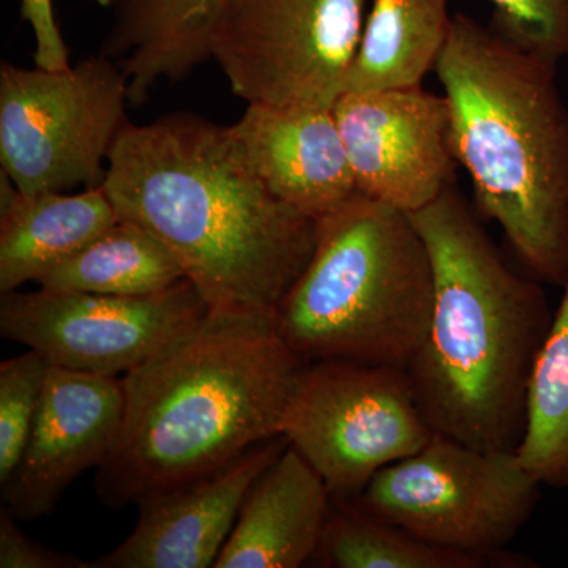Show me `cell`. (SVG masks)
<instances>
[{"label":"cell","instance_id":"obj_16","mask_svg":"<svg viewBox=\"0 0 568 568\" xmlns=\"http://www.w3.org/2000/svg\"><path fill=\"white\" fill-rule=\"evenodd\" d=\"M121 220L103 185L67 196L21 194L2 181L0 294L13 293L80 253Z\"/></svg>","mask_w":568,"mask_h":568},{"label":"cell","instance_id":"obj_6","mask_svg":"<svg viewBox=\"0 0 568 568\" xmlns=\"http://www.w3.org/2000/svg\"><path fill=\"white\" fill-rule=\"evenodd\" d=\"M540 488L515 452L480 450L435 432L351 500L436 547L499 556L532 517Z\"/></svg>","mask_w":568,"mask_h":568},{"label":"cell","instance_id":"obj_10","mask_svg":"<svg viewBox=\"0 0 568 568\" xmlns=\"http://www.w3.org/2000/svg\"><path fill=\"white\" fill-rule=\"evenodd\" d=\"M209 312L186 278L138 297L40 286L2 294L0 335L39 351L51 365L123 377L192 334Z\"/></svg>","mask_w":568,"mask_h":568},{"label":"cell","instance_id":"obj_4","mask_svg":"<svg viewBox=\"0 0 568 568\" xmlns=\"http://www.w3.org/2000/svg\"><path fill=\"white\" fill-rule=\"evenodd\" d=\"M558 67L467 14L452 20L435 73L450 112V144L474 209L506 234L530 275L568 276V106Z\"/></svg>","mask_w":568,"mask_h":568},{"label":"cell","instance_id":"obj_12","mask_svg":"<svg viewBox=\"0 0 568 568\" xmlns=\"http://www.w3.org/2000/svg\"><path fill=\"white\" fill-rule=\"evenodd\" d=\"M123 405L122 377L51 365L20 465L0 487L17 519L50 515L81 474L103 465L118 439Z\"/></svg>","mask_w":568,"mask_h":568},{"label":"cell","instance_id":"obj_20","mask_svg":"<svg viewBox=\"0 0 568 568\" xmlns=\"http://www.w3.org/2000/svg\"><path fill=\"white\" fill-rule=\"evenodd\" d=\"M185 278L178 257L155 234L121 219L37 283L47 290L138 297L163 293Z\"/></svg>","mask_w":568,"mask_h":568},{"label":"cell","instance_id":"obj_5","mask_svg":"<svg viewBox=\"0 0 568 568\" xmlns=\"http://www.w3.org/2000/svg\"><path fill=\"white\" fill-rule=\"evenodd\" d=\"M433 265L409 213L357 193L317 222L274 324L302 362L407 368L432 320Z\"/></svg>","mask_w":568,"mask_h":568},{"label":"cell","instance_id":"obj_25","mask_svg":"<svg viewBox=\"0 0 568 568\" xmlns=\"http://www.w3.org/2000/svg\"><path fill=\"white\" fill-rule=\"evenodd\" d=\"M21 17L31 24L36 39V65L47 70L67 69L69 48L55 21L52 0H21Z\"/></svg>","mask_w":568,"mask_h":568},{"label":"cell","instance_id":"obj_24","mask_svg":"<svg viewBox=\"0 0 568 568\" xmlns=\"http://www.w3.org/2000/svg\"><path fill=\"white\" fill-rule=\"evenodd\" d=\"M91 562L73 555L52 551L26 536L17 517L3 507L0 511V568H89Z\"/></svg>","mask_w":568,"mask_h":568},{"label":"cell","instance_id":"obj_8","mask_svg":"<svg viewBox=\"0 0 568 568\" xmlns=\"http://www.w3.org/2000/svg\"><path fill=\"white\" fill-rule=\"evenodd\" d=\"M129 81L106 54L61 70H0V162L21 194L102 185Z\"/></svg>","mask_w":568,"mask_h":568},{"label":"cell","instance_id":"obj_2","mask_svg":"<svg viewBox=\"0 0 568 568\" xmlns=\"http://www.w3.org/2000/svg\"><path fill=\"white\" fill-rule=\"evenodd\" d=\"M304 365L272 317L209 312L122 377L121 429L97 469V496L111 508L140 506L282 436Z\"/></svg>","mask_w":568,"mask_h":568},{"label":"cell","instance_id":"obj_22","mask_svg":"<svg viewBox=\"0 0 568 568\" xmlns=\"http://www.w3.org/2000/svg\"><path fill=\"white\" fill-rule=\"evenodd\" d=\"M50 368L36 349L0 364V487L20 465Z\"/></svg>","mask_w":568,"mask_h":568},{"label":"cell","instance_id":"obj_7","mask_svg":"<svg viewBox=\"0 0 568 568\" xmlns=\"http://www.w3.org/2000/svg\"><path fill=\"white\" fill-rule=\"evenodd\" d=\"M365 26V0H216L207 50L248 104L332 110Z\"/></svg>","mask_w":568,"mask_h":568},{"label":"cell","instance_id":"obj_14","mask_svg":"<svg viewBox=\"0 0 568 568\" xmlns=\"http://www.w3.org/2000/svg\"><path fill=\"white\" fill-rule=\"evenodd\" d=\"M231 132L264 185L310 219L320 222L358 193L332 110L248 104Z\"/></svg>","mask_w":568,"mask_h":568},{"label":"cell","instance_id":"obj_3","mask_svg":"<svg viewBox=\"0 0 568 568\" xmlns=\"http://www.w3.org/2000/svg\"><path fill=\"white\" fill-rule=\"evenodd\" d=\"M433 265L432 320L406 372L437 433L480 450L515 452L530 375L555 312L515 272L457 185L410 213Z\"/></svg>","mask_w":568,"mask_h":568},{"label":"cell","instance_id":"obj_15","mask_svg":"<svg viewBox=\"0 0 568 568\" xmlns=\"http://www.w3.org/2000/svg\"><path fill=\"white\" fill-rule=\"evenodd\" d=\"M332 495L294 447L257 477L215 568H298L312 564Z\"/></svg>","mask_w":568,"mask_h":568},{"label":"cell","instance_id":"obj_19","mask_svg":"<svg viewBox=\"0 0 568 568\" xmlns=\"http://www.w3.org/2000/svg\"><path fill=\"white\" fill-rule=\"evenodd\" d=\"M312 562L331 568L537 567L525 556L470 555L436 547L368 514L353 500L332 499Z\"/></svg>","mask_w":568,"mask_h":568},{"label":"cell","instance_id":"obj_11","mask_svg":"<svg viewBox=\"0 0 568 568\" xmlns=\"http://www.w3.org/2000/svg\"><path fill=\"white\" fill-rule=\"evenodd\" d=\"M332 111L358 193L410 215L455 185L444 93L424 85L346 91Z\"/></svg>","mask_w":568,"mask_h":568},{"label":"cell","instance_id":"obj_18","mask_svg":"<svg viewBox=\"0 0 568 568\" xmlns=\"http://www.w3.org/2000/svg\"><path fill=\"white\" fill-rule=\"evenodd\" d=\"M452 20L448 0H375L346 91L424 85L446 47Z\"/></svg>","mask_w":568,"mask_h":568},{"label":"cell","instance_id":"obj_9","mask_svg":"<svg viewBox=\"0 0 568 568\" xmlns=\"http://www.w3.org/2000/svg\"><path fill=\"white\" fill-rule=\"evenodd\" d=\"M433 433L406 368L349 361L302 366L282 424V436L336 500L355 499Z\"/></svg>","mask_w":568,"mask_h":568},{"label":"cell","instance_id":"obj_23","mask_svg":"<svg viewBox=\"0 0 568 568\" xmlns=\"http://www.w3.org/2000/svg\"><path fill=\"white\" fill-rule=\"evenodd\" d=\"M491 28L521 50L558 67L568 61V0H489Z\"/></svg>","mask_w":568,"mask_h":568},{"label":"cell","instance_id":"obj_1","mask_svg":"<svg viewBox=\"0 0 568 568\" xmlns=\"http://www.w3.org/2000/svg\"><path fill=\"white\" fill-rule=\"evenodd\" d=\"M106 162L119 216L173 252L211 312L274 320L312 260L317 220L264 185L231 126L186 114L126 122Z\"/></svg>","mask_w":568,"mask_h":568},{"label":"cell","instance_id":"obj_21","mask_svg":"<svg viewBox=\"0 0 568 568\" xmlns=\"http://www.w3.org/2000/svg\"><path fill=\"white\" fill-rule=\"evenodd\" d=\"M562 287L530 375L525 432L515 455L541 487L568 491V276Z\"/></svg>","mask_w":568,"mask_h":568},{"label":"cell","instance_id":"obj_13","mask_svg":"<svg viewBox=\"0 0 568 568\" xmlns=\"http://www.w3.org/2000/svg\"><path fill=\"white\" fill-rule=\"evenodd\" d=\"M290 446L276 436L189 484L145 499L136 528L89 568H207L215 566L257 477Z\"/></svg>","mask_w":568,"mask_h":568},{"label":"cell","instance_id":"obj_17","mask_svg":"<svg viewBox=\"0 0 568 568\" xmlns=\"http://www.w3.org/2000/svg\"><path fill=\"white\" fill-rule=\"evenodd\" d=\"M114 11L110 50L126 54L129 102L141 104L162 78L183 80L211 59L207 32L216 0H103Z\"/></svg>","mask_w":568,"mask_h":568}]
</instances>
